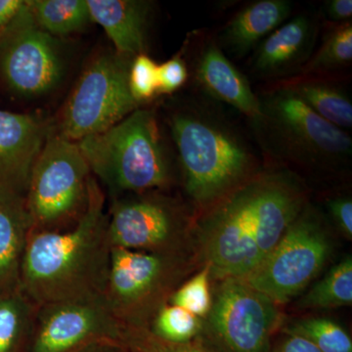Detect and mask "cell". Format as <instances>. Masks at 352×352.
Segmentation results:
<instances>
[{
  "label": "cell",
  "mask_w": 352,
  "mask_h": 352,
  "mask_svg": "<svg viewBox=\"0 0 352 352\" xmlns=\"http://www.w3.org/2000/svg\"><path fill=\"white\" fill-rule=\"evenodd\" d=\"M329 210L340 232L352 239V201L349 198L333 199L329 201Z\"/></svg>",
  "instance_id": "31"
},
{
  "label": "cell",
  "mask_w": 352,
  "mask_h": 352,
  "mask_svg": "<svg viewBox=\"0 0 352 352\" xmlns=\"http://www.w3.org/2000/svg\"><path fill=\"white\" fill-rule=\"evenodd\" d=\"M208 316V335L221 352H270L282 322L277 303L241 278L222 280Z\"/></svg>",
  "instance_id": "11"
},
{
  "label": "cell",
  "mask_w": 352,
  "mask_h": 352,
  "mask_svg": "<svg viewBox=\"0 0 352 352\" xmlns=\"http://www.w3.org/2000/svg\"><path fill=\"white\" fill-rule=\"evenodd\" d=\"M120 344L126 352H221L194 340L185 344L166 342L148 328L124 327Z\"/></svg>",
  "instance_id": "28"
},
{
  "label": "cell",
  "mask_w": 352,
  "mask_h": 352,
  "mask_svg": "<svg viewBox=\"0 0 352 352\" xmlns=\"http://www.w3.org/2000/svg\"><path fill=\"white\" fill-rule=\"evenodd\" d=\"M351 303L352 258L347 256L308 292L300 305L307 308H333Z\"/></svg>",
  "instance_id": "23"
},
{
  "label": "cell",
  "mask_w": 352,
  "mask_h": 352,
  "mask_svg": "<svg viewBox=\"0 0 352 352\" xmlns=\"http://www.w3.org/2000/svg\"><path fill=\"white\" fill-rule=\"evenodd\" d=\"M78 352H126L120 344L115 342H101V344H94L85 347Z\"/></svg>",
  "instance_id": "35"
},
{
  "label": "cell",
  "mask_w": 352,
  "mask_h": 352,
  "mask_svg": "<svg viewBox=\"0 0 352 352\" xmlns=\"http://www.w3.org/2000/svg\"><path fill=\"white\" fill-rule=\"evenodd\" d=\"M286 87L322 119L342 131L351 129L352 103L340 88L317 80H300Z\"/></svg>",
  "instance_id": "21"
},
{
  "label": "cell",
  "mask_w": 352,
  "mask_h": 352,
  "mask_svg": "<svg viewBox=\"0 0 352 352\" xmlns=\"http://www.w3.org/2000/svg\"><path fill=\"white\" fill-rule=\"evenodd\" d=\"M285 332L308 340L321 352H352L351 336L331 319H302L285 329Z\"/></svg>",
  "instance_id": "24"
},
{
  "label": "cell",
  "mask_w": 352,
  "mask_h": 352,
  "mask_svg": "<svg viewBox=\"0 0 352 352\" xmlns=\"http://www.w3.org/2000/svg\"><path fill=\"white\" fill-rule=\"evenodd\" d=\"M64 71L59 41L38 27L25 0L0 38V85L18 96H41L61 82Z\"/></svg>",
  "instance_id": "10"
},
{
  "label": "cell",
  "mask_w": 352,
  "mask_h": 352,
  "mask_svg": "<svg viewBox=\"0 0 352 352\" xmlns=\"http://www.w3.org/2000/svg\"><path fill=\"white\" fill-rule=\"evenodd\" d=\"M92 175L76 142L53 131L32 168L25 197L30 234L62 232L85 212Z\"/></svg>",
  "instance_id": "4"
},
{
  "label": "cell",
  "mask_w": 352,
  "mask_h": 352,
  "mask_svg": "<svg viewBox=\"0 0 352 352\" xmlns=\"http://www.w3.org/2000/svg\"><path fill=\"white\" fill-rule=\"evenodd\" d=\"M270 352H321L308 340L286 333Z\"/></svg>",
  "instance_id": "32"
},
{
  "label": "cell",
  "mask_w": 352,
  "mask_h": 352,
  "mask_svg": "<svg viewBox=\"0 0 352 352\" xmlns=\"http://www.w3.org/2000/svg\"><path fill=\"white\" fill-rule=\"evenodd\" d=\"M196 78L210 96L232 106L254 124L261 119L259 98L245 76L236 68L217 43L206 44L196 67Z\"/></svg>",
  "instance_id": "16"
},
{
  "label": "cell",
  "mask_w": 352,
  "mask_h": 352,
  "mask_svg": "<svg viewBox=\"0 0 352 352\" xmlns=\"http://www.w3.org/2000/svg\"><path fill=\"white\" fill-rule=\"evenodd\" d=\"M53 131L41 116L0 109V196L25 199L32 168Z\"/></svg>",
  "instance_id": "14"
},
{
  "label": "cell",
  "mask_w": 352,
  "mask_h": 352,
  "mask_svg": "<svg viewBox=\"0 0 352 352\" xmlns=\"http://www.w3.org/2000/svg\"><path fill=\"white\" fill-rule=\"evenodd\" d=\"M258 176L248 178L204 220L201 239L210 276L245 278L258 266L254 233Z\"/></svg>",
  "instance_id": "9"
},
{
  "label": "cell",
  "mask_w": 352,
  "mask_h": 352,
  "mask_svg": "<svg viewBox=\"0 0 352 352\" xmlns=\"http://www.w3.org/2000/svg\"><path fill=\"white\" fill-rule=\"evenodd\" d=\"M111 247L106 194L92 177L85 212L62 232L30 234L20 289L34 305L104 296Z\"/></svg>",
  "instance_id": "1"
},
{
  "label": "cell",
  "mask_w": 352,
  "mask_h": 352,
  "mask_svg": "<svg viewBox=\"0 0 352 352\" xmlns=\"http://www.w3.org/2000/svg\"><path fill=\"white\" fill-rule=\"evenodd\" d=\"M25 0H0V38L25 6Z\"/></svg>",
  "instance_id": "33"
},
{
  "label": "cell",
  "mask_w": 352,
  "mask_h": 352,
  "mask_svg": "<svg viewBox=\"0 0 352 352\" xmlns=\"http://www.w3.org/2000/svg\"><path fill=\"white\" fill-rule=\"evenodd\" d=\"M329 252L320 220L303 208L274 249L243 279L277 305L286 303L320 272Z\"/></svg>",
  "instance_id": "8"
},
{
  "label": "cell",
  "mask_w": 352,
  "mask_h": 352,
  "mask_svg": "<svg viewBox=\"0 0 352 352\" xmlns=\"http://www.w3.org/2000/svg\"><path fill=\"white\" fill-rule=\"evenodd\" d=\"M291 11V2L287 0L254 2L226 25L221 34L222 44L236 57H244L283 25Z\"/></svg>",
  "instance_id": "18"
},
{
  "label": "cell",
  "mask_w": 352,
  "mask_h": 352,
  "mask_svg": "<svg viewBox=\"0 0 352 352\" xmlns=\"http://www.w3.org/2000/svg\"><path fill=\"white\" fill-rule=\"evenodd\" d=\"M188 78L186 64L182 57L175 56L157 66L159 94H170L179 89Z\"/></svg>",
  "instance_id": "30"
},
{
  "label": "cell",
  "mask_w": 352,
  "mask_h": 352,
  "mask_svg": "<svg viewBox=\"0 0 352 352\" xmlns=\"http://www.w3.org/2000/svg\"><path fill=\"white\" fill-rule=\"evenodd\" d=\"M210 280V268L207 264L200 272L176 288L168 303L182 307L199 318L208 316L212 305Z\"/></svg>",
  "instance_id": "27"
},
{
  "label": "cell",
  "mask_w": 352,
  "mask_h": 352,
  "mask_svg": "<svg viewBox=\"0 0 352 352\" xmlns=\"http://www.w3.org/2000/svg\"><path fill=\"white\" fill-rule=\"evenodd\" d=\"M132 59L115 51L92 59L65 104L57 133L78 142L107 131L138 109L129 85Z\"/></svg>",
  "instance_id": "6"
},
{
  "label": "cell",
  "mask_w": 352,
  "mask_h": 352,
  "mask_svg": "<svg viewBox=\"0 0 352 352\" xmlns=\"http://www.w3.org/2000/svg\"><path fill=\"white\" fill-rule=\"evenodd\" d=\"M259 102L261 119L256 126L270 134L285 156L307 163H332L351 156V136L319 117L288 87L273 90Z\"/></svg>",
  "instance_id": "7"
},
{
  "label": "cell",
  "mask_w": 352,
  "mask_h": 352,
  "mask_svg": "<svg viewBox=\"0 0 352 352\" xmlns=\"http://www.w3.org/2000/svg\"><path fill=\"white\" fill-rule=\"evenodd\" d=\"M41 29L51 36H68L92 22L87 0H28Z\"/></svg>",
  "instance_id": "22"
},
{
  "label": "cell",
  "mask_w": 352,
  "mask_h": 352,
  "mask_svg": "<svg viewBox=\"0 0 352 352\" xmlns=\"http://www.w3.org/2000/svg\"><path fill=\"white\" fill-rule=\"evenodd\" d=\"M107 212L111 247L179 256L185 217L161 191L113 197Z\"/></svg>",
  "instance_id": "12"
},
{
  "label": "cell",
  "mask_w": 352,
  "mask_h": 352,
  "mask_svg": "<svg viewBox=\"0 0 352 352\" xmlns=\"http://www.w3.org/2000/svg\"><path fill=\"white\" fill-rule=\"evenodd\" d=\"M156 62L146 53L132 59L129 68V85L132 97L138 104L152 99L159 94Z\"/></svg>",
  "instance_id": "29"
},
{
  "label": "cell",
  "mask_w": 352,
  "mask_h": 352,
  "mask_svg": "<svg viewBox=\"0 0 352 352\" xmlns=\"http://www.w3.org/2000/svg\"><path fill=\"white\" fill-rule=\"evenodd\" d=\"M31 222L25 199L0 196V295L20 289L21 268Z\"/></svg>",
  "instance_id": "19"
},
{
  "label": "cell",
  "mask_w": 352,
  "mask_h": 352,
  "mask_svg": "<svg viewBox=\"0 0 352 352\" xmlns=\"http://www.w3.org/2000/svg\"><path fill=\"white\" fill-rule=\"evenodd\" d=\"M36 309L21 289L0 295V352H28Z\"/></svg>",
  "instance_id": "20"
},
{
  "label": "cell",
  "mask_w": 352,
  "mask_h": 352,
  "mask_svg": "<svg viewBox=\"0 0 352 352\" xmlns=\"http://www.w3.org/2000/svg\"><path fill=\"white\" fill-rule=\"evenodd\" d=\"M171 135L190 198L210 205L230 193L251 170L254 157L223 122L199 110H179L170 119Z\"/></svg>",
  "instance_id": "3"
},
{
  "label": "cell",
  "mask_w": 352,
  "mask_h": 352,
  "mask_svg": "<svg viewBox=\"0 0 352 352\" xmlns=\"http://www.w3.org/2000/svg\"><path fill=\"white\" fill-rule=\"evenodd\" d=\"M326 13L333 21L349 22L352 16L351 0H330L326 3Z\"/></svg>",
  "instance_id": "34"
},
{
  "label": "cell",
  "mask_w": 352,
  "mask_h": 352,
  "mask_svg": "<svg viewBox=\"0 0 352 352\" xmlns=\"http://www.w3.org/2000/svg\"><path fill=\"white\" fill-rule=\"evenodd\" d=\"M76 144L110 198L161 191L170 185V162L151 110L136 109L107 131Z\"/></svg>",
  "instance_id": "2"
},
{
  "label": "cell",
  "mask_w": 352,
  "mask_h": 352,
  "mask_svg": "<svg viewBox=\"0 0 352 352\" xmlns=\"http://www.w3.org/2000/svg\"><path fill=\"white\" fill-rule=\"evenodd\" d=\"M92 22L103 28L115 52L129 58L145 53L151 4L138 0H87Z\"/></svg>",
  "instance_id": "17"
},
{
  "label": "cell",
  "mask_w": 352,
  "mask_h": 352,
  "mask_svg": "<svg viewBox=\"0 0 352 352\" xmlns=\"http://www.w3.org/2000/svg\"><path fill=\"white\" fill-rule=\"evenodd\" d=\"M122 330L104 296L41 305L28 352H78L101 342L120 344Z\"/></svg>",
  "instance_id": "13"
},
{
  "label": "cell",
  "mask_w": 352,
  "mask_h": 352,
  "mask_svg": "<svg viewBox=\"0 0 352 352\" xmlns=\"http://www.w3.org/2000/svg\"><path fill=\"white\" fill-rule=\"evenodd\" d=\"M352 60V25L344 23L328 36L302 68L303 74L322 73L340 68Z\"/></svg>",
  "instance_id": "26"
},
{
  "label": "cell",
  "mask_w": 352,
  "mask_h": 352,
  "mask_svg": "<svg viewBox=\"0 0 352 352\" xmlns=\"http://www.w3.org/2000/svg\"><path fill=\"white\" fill-rule=\"evenodd\" d=\"M179 273V256L112 248L104 300L124 327L149 328Z\"/></svg>",
  "instance_id": "5"
},
{
  "label": "cell",
  "mask_w": 352,
  "mask_h": 352,
  "mask_svg": "<svg viewBox=\"0 0 352 352\" xmlns=\"http://www.w3.org/2000/svg\"><path fill=\"white\" fill-rule=\"evenodd\" d=\"M148 329L160 339L173 344H185L198 337L203 323L187 310L166 303L160 308Z\"/></svg>",
  "instance_id": "25"
},
{
  "label": "cell",
  "mask_w": 352,
  "mask_h": 352,
  "mask_svg": "<svg viewBox=\"0 0 352 352\" xmlns=\"http://www.w3.org/2000/svg\"><path fill=\"white\" fill-rule=\"evenodd\" d=\"M316 38L315 21L307 15L296 16L258 44L252 71L261 78H278L302 69L311 56Z\"/></svg>",
  "instance_id": "15"
}]
</instances>
